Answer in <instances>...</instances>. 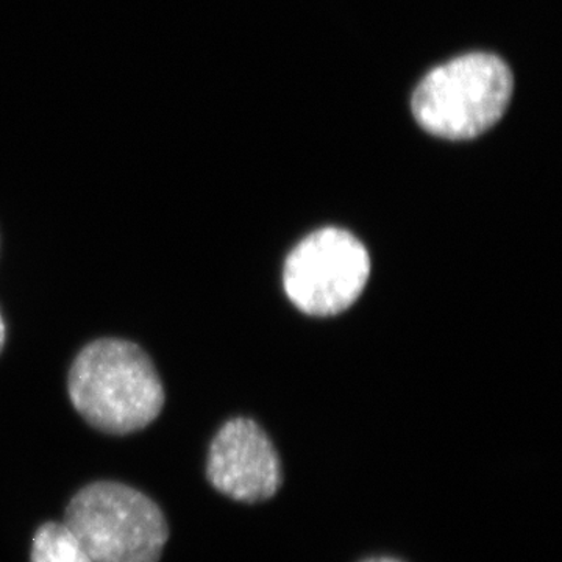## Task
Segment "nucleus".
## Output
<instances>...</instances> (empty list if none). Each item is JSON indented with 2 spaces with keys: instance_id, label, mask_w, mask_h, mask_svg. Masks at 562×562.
<instances>
[{
  "instance_id": "1",
  "label": "nucleus",
  "mask_w": 562,
  "mask_h": 562,
  "mask_svg": "<svg viewBox=\"0 0 562 562\" xmlns=\"http://www.w3.org/2000/svg\"><path fill=\"white\" fill-rule=\"evenodd\" d=\"M68 394L76 412L105 435L144 430L165 406V387L149 355L116 338L92 341L77 355Z\"/></svg>"
},
{
  "instance_id": "2",
  "label": "nucleus",
  "mask_w": 562,
  "mask_h": 562,
  "mask_svg": "<svg viewBox=\"0 0 562 562\" xmlns=\"http://www.w3.org/2000/svg\"><path fill=\"white\" fill-rule=\"evenodd\" d=\"M513 90L512 69L497 55H462L432 69L417 85L414 120L438 138H476L502 120Z\"/></svg>"
},
{
  "instance_id": "3",
  "label": "nucleus",
  "mask_w": 562,
  "mask_h": 562,
  "mask_svg": "<svg viewBox=\"0 0 562 562\" xmlns=\"http://www.w3.org/2000/svg\"><path fill=\"white\" fill-rule=\"evenodd\" d=\"M65 524L94 562H160L171 532L157 502L109 480L81 487Z\"/></svg>"
},
{
  "instance_id": "4",
  "label": "nucleus",
  "mask_w": 562,
  "mask_h": 562,
  "mask_svg": "<svg viewBox=\"0 0 562 562\" xmlns=\"http://www.w3.org/2000/svg\"><path fill=\"white\" fill-rule=\"evenodd\" d=\"M371 269V255L357 236L344 228H319L288 255L283 288L302 313L336 316L360 299Z\"/></svg>"
},
{
  "instance_id": "5",
  "label": "nucleus",
  "mask_w": 562,
  "mask_h": 562,
  "mask_svg": "<svg viewBox=\"0 0 562 562\" xmlns=\"http://www.w3.org/2000/svg\"><path fill=\"white\" fill-rule=\"evenodd\" d=\"M213 490L246 505L271 501L283 484L276 447L257 422H225L210 443L205 465Z\"/></svg>"
},
{
  "instance_id": "6",
  "label": "nucleus",
  "mask_w": 562,
  "mask_h": 562,
  "mask_svg": "<svg viewBox=\"0 0 562 562\" xmlns=\"http://www.w3.org/2000/svg\"><path fill=\"white\" fill-rule=\"evenodd\" d=\"M31 562H94L65 522L41 525L32 539Z\"/></svg>"
},
{
  "instance_id": "7",
  "label": "nucleus",
  "mask_w": 562,
  "mask_h": 562,
  "mask_svg": "<svg viewBox=\"0 0 562 562\" xmlns=\"http://www.w3.org/2000/svg\"><path fill=\"white\" fill-rule=\"evenodd\" d=\"M7 328L3 322L2 313H0V353H2L3 346H5Z\"/></svg>"
},
{
  "instance_id": "8",
  "label": "nucleus",
  "mask_w": 562,
  "mask_h": 562,
  "mask_svg": "<svg viewBox=\"0 0 562 562\" xmlns=\"http://www.w3.org/2000/svg\"><path fill=\"white\" fill-rule=\"evenodd\" d=\"M360 562H403V561L397 560V558H391V557H372V558H366V560H362Z\"/></svg>"
}]
</instances>
